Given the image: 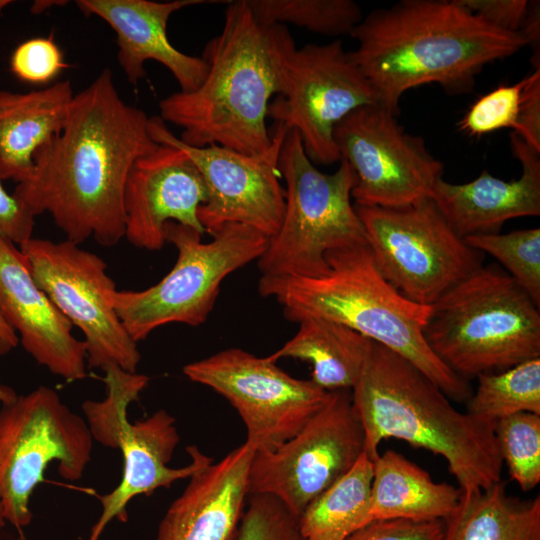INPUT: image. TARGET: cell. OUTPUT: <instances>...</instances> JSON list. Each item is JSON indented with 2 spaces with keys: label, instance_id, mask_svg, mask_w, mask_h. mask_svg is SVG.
I'll list each match as a JSON object with an SVG mask.
<instances>
[{
  "label": "cell",
  "instance_id": "obj_24",
  "mask_svg": "<svg viewBox=\"0 0 540 540\" xmlns=\"http://www.w3.org/2000/svg\"><path fill=\"white\" fill-rule=\"evenodd\" d=\"M461 490L435 482L417 464L394 450L373 461V520L444 521L457 507Z\"/></svg>",
  "mask_w": 540,
  "mask_h": 540
},
{
  "label": "cell",
  "instance_id": "obj_8",
  "mask_svg": "<svg viewBox=\"0 0 540 540\" xmlns=\"http://www.w3.org/2000/svg\"><path fill=\"white\" fill-rule=\"evenodd\" d=\"M201 236L194 228L167 222L165 240L178 252L174 267L145 290L116 289L110 294L117 316L136 343L169 323L203 324L214 308L222 281L258 260L269 240L259 231L238 223L224 225L208 243H203Z\"/></svg>",
  "mask_w": 540,
  "mask_h": 540
},
{
  "label": "cell",
  "instance_id": "obj_39",
  "mask_svg": "<svg viewBox=\"0 0 540 540\" xmlns=\"http://www.w3.org/2000/svg\"><path fill=\"white\" fill-rule=\"evenodd\" d=\"M19 343V337L0 313V356L8 354Z\"/></svg>",
  "mask_w": 540,
  "mask_h": 540
},
{
  "label": "cell",
  "instance_id": "obj_31",
  "mask_svg": "<svg viewBox=\"0 0 540 540\" xmlns=\"http://www.w3.org/2000/svg\"><path fill=\"white\" fill-rule=\"evenodd\" d=\"M495 435L503 464L523 491L540 482V415L517 413L496 422Z\"/></svg>",
  "mask_w": 540,
  "mask_h": 540
},
{
  "label": "cell",
  "instance_id": "obj_12",
  "mask_svg": "<svg viewBox=\"0 0 540 540\" xmlns=\"http://www.w3.org/2000/svg\"><path fill=\"white\" fill-rule=\"evenodd\" d=\"M365 453V434L351 390L329 391L323 406L277 449L255 452L249 494H267L299 517Z\"/></svg>",
  "mask_w": 540,
  "mask_h": 540
},
{
  "label": "cell",
  "instance_id": "obj_35",
  "mask_svg": "<svg viewBox=\"0 0 540 540\" xmlns=\"http://www.w3.org/2000/svg\"><path fill=\"white\" fill-rule=\"evenodd\" d=\"M444 521L373 520L346 540H441Z\"/></svg>",
  "mask_w": 540,
  "mask_h": 540
},
{
  "label": "cell",
  "instance_id": "obj_36",
  "mask_svg": "<svg viewBox=\"0 0 540 540\" xmlns=\"http://www.w3.org/2000/svg\"><path fill=\"white\" fill-rule=\"evenodd\" d=\"M455 2L489 25L512 33H521L529 14L527 0H455Z\"/></svg>",
  "mask_w": 540,
  "mask_h": 540
},
{
  "label": "cell",
  "instance_id": "obj_23",
  "mask_svg": "<svg viewBox=\"0 0 540 540\" xmlns=\"http://www.w3.org/2000/svg\"><path fill=\"white\" fill-rule=\"evenodd\" d=\"M69 80L39 90H0V181H26L35 152L60 133L74 97Z\"/></svg>",
  "mask_w": 540,
  "mask_h": 540
},
{
  "label": "cell",
  "instance_id": "obj_26",
  "mask_svg": "<svg viewBox=\"0 0 540 540\" xmlns=\"http://www.w3.org/2000/svg\"><path fill=\"white\" fill-rule=\"evenodd\" d=\"M441 540H540V496L521 500L500 481L462 492Z\"/></svg>",
  "mask_w": 540,
  "mask_h": 540
},
{
  "label": "cell",
  "instance_id": "obj_21",
  "mask_svg": "<svg viewBox=\"0 0 540 540\" xmlns=\"http://www.w3.org/2000/svg\"><path fill=\"white\" fill-rule=\"evenodd\" d=\"M254 453L244 443L189 477L160 521L155 540H234Z\"/></svg>",
  "mask_w": 540,
  "mask_h": 540
},
{
  "label": "cell",
  "instance_id": "obj_15",
  "mask_svg": "<svg viewBox=\"0 0 540 540\" xmlns=\"http://www.w3.org/2000/svg\"><path fill=\"white\" fill-rule=\"evenodd\" d=\"M340 160L348 163L357 206L399 208L430 198L443 164L419 136L407 133L380 104L361 106L334 129Z\"/></svg>",
  "mask_w": 540,
  "mask_h": 540
},
{
  "label": "cell",
  "instance_id": "obj_11",
  "mask_svg": "<svg viewBox=\"0 0 540 540\" xmlns=\"http://www.w3.org/2000/svg\"><path fill=\"white\" fill-rule=\"evenodd\" d=\"M355 209L380 272L414 303L431 306L482 266L483 253L455 233L430 198Z\"/></svg>",
  "mask_w": 540,
  "mask_h": 540
},
{
  "label": "cell",
  "instance_id": "obj_22",
  "mask_svg": "<svg viewBox=\"0 0 540 540\" xmlns=\"http://www.w3.org/2000/svg\"><path fill=\"white\" fill-rule=\"evenodd\" d=\"M511 148L522 166L516 180L483 171L476 179L453 184L440 178L430 199L461 238L499 233L508 220L540 214V152L512 133Z\"/></svg>",
  "mask_w": 540,
  "mask_h": 540
},
{
  "label": "cell",
  "instance_id": "obj_33",
  "mask_svg": "<svg viewBox=\"0 0 540 540\" xmlns=\"http://www.w3.org/2000/svg\"><path fill=\"white\" fill-rule=\"evenodd\" d=\"M525 77L514 85H502L480 97L459 122L470 136H482L502 128L514 130L520 109Z\"/></svg>",
  "mask_w": 540,
  "mask_h": 540
},
{
  "label": "cell",
  "instance_id": "obj_25",
  "mask_svg": "<svg viewBox=\"0 0 540 540\" xmlns=\"http://www.w3.org/2000/svg\"><path fill=\"white\" fill-rule=\"evenodd\" d=\"M297 333L269 355L277 362L295 358L312 365L311 381L326 391L351 390L370 355L373 341L355 330L321 318L299 322Z\"/></svg>",
  "mask_w": 540,
  "mask_h": 540
},
{
  "label": "cell",
  "instance_id": "obj_28",
  "mask_svg": "<svg viewBox=\"0 0 540 540\" xmlns=\"http://www.w3.org/2000/svg\"><path fill=\"white\" fill-rule=\"evenodd\" d=\"M476 378L477 387L467 399L466 410L475 418L496 424L517 413L540 415V358Z\"/></svg>",
  "mask_w": 540,
  "mask_h": 540
},
{
  "label": "cell",
  "instance_id": "obj_18",
  "mask_svg": "<svg viewBox=\"0 0 540 540\" xmlns=\"http://www.w3.org/2000/svg\"><path fill=\"white\" fill-rule=\"evenodd\" d=\"M205 181L181 149L159 144L132 167L124 189L125 238L135 247L156 251L166 243L169 222L205 233L198 209L206 203Z\"/></svg>",
  "mask_w": 540,
  "mask_h": 540
},
{
  "label": "cell",
  "instance_id": "obj_9",
  "mask_svg": "<svg viewBox=\"0 0 540 540\" xmlns=\"http://www.w3.org/2000/svg\"><path fill=\"white\" fill-rule=\"evenodd\" d=\"M104 373L106 397L101 401H85L82 410L93 440L120 450L123 470L119 484L99 497L102 513L92 526L88 540H100L113 519L126 521L127 505L134 497L168 488L212 462V458L196 446H189L191 462L180 468L169 467L180 441L174 417L160 409L144 420L131 423L127 418L129 404L138 399L149 378L117 366L107 367Z\"/></svg>",
  "mask_w": 540,
  "mask_h": 540
},
{
  "label": "cell",
  "instance_id": "obj_20",
  "mask_svg": "<svg viewBox=\"0 0 540 540\" xmlns=\"http://www.w3.org/2000/svg\"><path fill=\"white\" fill-rule=\"evenodd\" d=\"M208 2L77 0L75 3L85 15L101 18L115 32L118 63L131 85L136 86L145 77V63L153 60L171 72L181 92H191L203 82L207 63L175 48L168 39L167 24L176 11Z\"/></svg>",
  "mask_w": 540,
  "mask_h": 540
},
{
  "label": "cell",
  "instance_id": "obj_1",
  "mask_svg": "<svg viewBox=\"0 0 540 540\" xmlns=\"http://www.w3.org/2000/svg\"><path fill=\"white\" fill-rule=\"evenodd\" d=\"M149 116L119 95L105 68L74 95L64 127L35 152L31 176L13 195L49 213L67 240L112 247L125 236L124 189L135 162L159 144Z\"/></svg>",
  "mask_w": 540,
  "mask_h": 540
},
{
  "label": "cell",
  "instance_id": "obj_30",
  "mask_svg": "<svg viewBox=\"0 0 540 540\" xmlns=\"http://www.w3.org/2000/svg\"><path fill=\"white\" fill-rule=\"evenodd\" d=\"M481 253H488L540 307V229H522L506 234L492 233L464 238Z\"/></svg>",
  "mask_w": 540,
  "mask_h": 540
},
{
  "label": "cell",
  "instance_id": "obj_17",
  "mask_svg": "<svg viewBox=\"0 0 540 540\" xmlns=\"http://www.w3.org/2000/svg\"><path fill=\"white\" fill-rule=\"evenodd\" d=\"M379 104L377 95L340 40L295 48L287 64V88L268 116L298 132L311 161H340L336 125L353 110Z\"/></svg>",
  "mask_w": 540,
  "mask_h": 540
},
{
  "label": "cell",
  "instance_id": "obj_41",
  "mask_svg": "<svg viewBox=\"0 0 540 540\" xmlns=\"http://www.w3.org/2000/svg\"><path fill=\"white\" fill-rule=\"evenodd\" d=\"M17 397L16 392L9 386L0 385V403H8Z\"/></svg>",
  "mask_w": 540,
  "mask_h": 540
},
{
  "label": "cell",
  "instance_id": "obj_3",
  "mask_svg": "<svg viewBox=\"0 0 540 540\" xmlns=\"http://www.w3.org/2000/svg\"><path fill=\"white\" fill-rule=\"evenodd\" d=\"M227 3L221 32L203 50L208 66L203 82L163 98L159 117L180 127L179 139L189 146L217 144L256 155L271 144L269 101L286 91L288 59L296 46L284 25L261 22L245 0Z\"/></svg>",
  "mask_w": 540,
  "mask_h": 540
},
{
  "label": "cell",
  "instance_id": "obj_32",
  "mask_svg": "<svg viewBox=\"0 0 540 540\" xmlns=\"http://www.w3.org/2000/svg\"><path fill=\"white\" fill-rule=\"evenodd\" d=\"M234 540H303L295 516L277 498L249 494Z\"/></svg>",
  "mask_w": 540,
  "mask_h": 540
},
{
  "label": "cell",
  "instance_id": "obj_7",
  "mask_svg": "<svg viewBox=\"0 0 540 540\" xmlns=\"http://www.w3.org/2000/svg\"><path fill=\"white\" fill-rule=\"evenodd\" d=\"M278 166L286 181L284 214L258 268L262 276H324L330 270L327 253L367 243L351 203L353 171L344 160L334 173L318 170L294 129L285 134Z\"/></svg>",
  "mask_w": 540,
  "mask_h": 540
},
{
  "label": "cell",
  "instance_id": "obj_5",
  "mask_svg": "<svg viewBox=\"0 0 540 540\" xmlns=\"http://www.w3.org/2000/svg\"><path fill=\"white\" fill-rule=\"evenodd\" d=\"M329 272L317 278L261 276L259 292L286 319L321 318L345 325L401 355L450 399L467 401L468 380L451 371L426 343L430 306L412 302L380 272L367 243L330 251Z\"/></svg>",
  "mask_w": 540,
  "mask_h": 540
},
{
  "label": "cell",
  "instance_id": "obj_16",
  "mask_svg": "<svg viewBox=\"0 0 540 540\" xmlns=\"http://www.w3.org/2000/svg\"><path fill=\"white\" fill-rule=\"evenodd\" d=\"M148 130L155 142L183 150L200 171L208 190L198 209L205 232L213 235L229 223L249 226L268 238L281 225L285 190L280 184L279 155L288 128L275 122L269 148L247 155L211 144L193 147L174 135L159 116L149 117Z\"/></svg>",
  "mask_w": 540,
  "mask_h": 540
},
{
  "label": "cell",
  "instance_id": "obj_29",
  "mask_svg": "<svg viewBox=\"0 0 540 540\" xmlns=\"http://www.w3.org/2000/svg\"><path fill=\"white\" fill-rule=\"evenodd\" d=\"M253 14L266 24H293L312 32L351 35L363 19L352 0H245Z\"/></svg>",
  "mask_w": 540,
  "mask_h": 540
},
{
  "label": "cell",
  "instance_id": "obj_13",
  "mask_svg": "<svg viewBox=\"0 0 540 540\" xmlns=\"http://www.w3.org/2000/svg\"><path fill=\"white\" fill-rule=\"evenodd\" d=\"M19 248L37 286L83 333L88 366L135 373L141 355L111 304L116 286L104 260L67 239L32 237Z\"/></svg>",
  "mask_w": 540,
  "mask_h": 540
},
{
  "label": "cell",
  "instance_id": "obj_4",
  "mask_svg": "<svg viewBox=\"0 0 540 540\" xmlns=\"http://www.w3.org/2000/svg\"><path fill=\"white\" fill-rule=\"evenodd\" d=\"M365 434V453L379 455L394 438L442 456L462 492L501 481L503 461L494 423L457 410L450 398L411 362L374 342L351 389Z\"/></svg>",
  "mask_w": 540,
  "mask_h": 540
},
{
  "label": "cell",
  "instance_id": "obj_44",
  "mask_svg": "<svg viewBox=\"0 0 540 540\" xmlns=\"http://www.w3.org/2000/svg\"><path fill=\"white\" fill-rule=\"evenodd\" d=\"M16 540H28L23 534H20Z\"/></svg>",
  "mask_w": 540,
  "mask_h": 540
},
{
  "label": "cell",
  "instance_id": "obj_40",
  "mask_svg": "<svg viewBox=\"0 0 540 540\" xmlns=\"http://www.w3.org/2000/svg\"><path fill=\"white\" fill-rule=\"evenodd\" d=\"M67 3L68 1L62 0H37L32 4L31 12L40 14L52 7L66 5Z\"/></svg>",
  "mask_w": 540,
  "mask_h": 540
},
{
  "label": "cell",
  "instance_id": "obj_37",
  "mask_svg": "<svg viewBox=\"0 0 540 540\" xmlns=\"http://www.w3.org/2000/svg\"><path fill=\"white\" fill-rule=\"evenodd\" d=\"M514 134L540 152V68L525 77Z\"/></svg>",
  "mask_w": 540,
  "mask_h": 540
},
{
  "label": "cell",
  "instance_id": "obj_6",
  "mask_svg": "<svg viewBox=\"0 0 540 540\" xmlns=\"http://www.w3.org/2000/svg\"><path fill=\"white\" fill-rule=\"evenodd\" d=\"M423 335L468 380L540 358L539 306L507 272L481 266L430 306Z\"/></svg>",
  "mask_w": 540,
  "mask_h": 540
},
{
  "label": "cell",
  "instance_id": "obj_14",
  "mask_svg": "<svg viewBox=\"0 0 540 540\" xmlns=\"http://www.w3.org/2000/svg\"><path fill=\"white\" fill-rule=\"evenodd\" d=\"M191 381L223 396L238 412L246 441L255 452H270L296 435L323 406L329 391L290 376L269 357L240 348L222 350L183 367Z\"/></svg>",
  "mask_w": 540,
  "mask_h": 540
},
{
  "label": "cell",
  "instance_id": "obj_38",
  "mask_svg": "<svg viewBox=\"0 0 540 540\" xmlns=\"http://www.w3.org/2000/svg\"><path fill=\"white\" fill-rule=\"evenodd\" d=\"M35 216L0 182V237L16 245L32 238Z\"/></svg>",
  "mask_w": 540,
  "mask_h": 540
},
{
  "label": "cell",
  "instance_id": "obj_42",
  "mask_svg": "<svg viewBox=\"0 0 540 540\" xmlns=\"http://www.w3.org/2000/svg\"><path fill=\"white\" fill-rule=\"evenodd\" d=\"M5 524H6V519L4 516V508L0 499V530L5 526Z\"/></svg>",
  "mask_w": 540,
  "mask_h": 540
},
{
  "label": "cell",
  "instance_id": "obj_2",
  "mask_svg": "<svg viewBox=\"0 0 540 540\" xmlns=\"http://www.w3.org/2000/svg\"><path fill=\"white\" fill-rule=\"evenodd\" d=\"M350 36L378 103L396 115L406 91L436 83L447 93L469 92L486 65L529 46L522 33L495 28L455 0H402L372 11Z\"/></svg>",
  "mask_w": 540,
  "mask_h": 540
},
{
  "label": "cell",
  "instance_id": "obj_43",
  "mask_svg": "<svg viewBox=\"0 0 540 540\" xmlns=\"http://www.w3.org/2000/svg\"><path fill=\"white\" fill-rule=\"evenodd\" d=\"M11 3H12V1H10V0H0V13H1L7 6H9Z\"/></svg>",
  "mask_w": 540,
  "mask_h": 540
},
{
  "label": "cell",
  "instance_id": "obj_10",
  "mask_svg": "<svg viewBox=\"0 0 540 540\" xmlns=\"http://www.w3.org/2000/svg\"><path fill=\"white\" fill-rule=\"evenodd\" d=\"M93 441L86 420L50 387L1 404L0 499L6 522L19 531L31 523L30 498L54 461L63 479H81Z\"/></svg>",
  "mask_w": 540,
  "mask_h": 540
},
{
  "label": "cell",
  "instance_id": "obj_19",
  "mask_svg": "<svg viewBox=\"0 0 540 540\" xmlns=\"http://www.w3.org/2000/svg\"><path fill=\"white\" fill-rule=\"evenodd\" d=\"M0 313L38 364L70 382L87 376L85 342L73 336L71 322L37 286L20 248L3 237Z\"/></svg>",
  "mask_w": 540,
  "mask_h": 540
},
{
  "label": "cell",
  "instance_id": "obj_34",
  "mask_svg": "<svg viewBox=\"0 0 540 540\" xmlns=\"http://www.w3.org/2000/svg\"><path fill=\"white\" fill-rule=\"evenodd\" d=\"M10 67L20 80L31 84H48L69 67L53 37L31 38L14 50Z\"/></svg>",
  "mask_w": 540,
  "mask_h": 540
},
{
  "label": "cell",
  "instance_id": "obj_27",
  "mask_svg": "<svg viewBox=\"0 0 540 540\" xmlns=\"http://www.w3.org/2000/svg\"><path fill=\"white\" fill-rule=\"evenodd\" d=\"M373 460L363 453L352 468L311 501L298 517L303 540H346L373 521Z\"/></svg>",
  "mask_w": 540,
  "mask_h": 540
}]
</instances>
